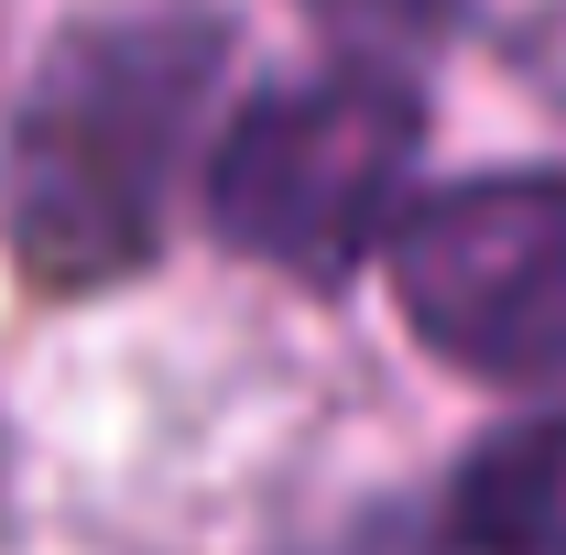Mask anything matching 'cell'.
I'll return each mask as SVG.
<instances>
[{"label": "cell", "instance_id": "cell-4", "mask_svg": "<svg viewBox=\"0 0 566 555\" xmlns=\"http://www.w3.org/2000/svg\"><path fill=\"white\" fill-rule=\"evenodd\" d=\"M436 555H566V392L469 436L424 512Z\"/></svg>", "mask_w": 566, "mask_h": 555}, {"label": "cell", "instance_id": "cell-2", "mask_svg": "<svg viewBox=\"0 0 566 555\" xmlns=\"http://www.w3.org/2000/svg\"><path fill=\"white\" fill-rule=\"evenodd\" d=\"M424 76L392 66H316L240 98L197 153V229L240 273H273L294 294H349L392 218L424 186Z\"/></svg>", "mask_w": 566, "mask_h": 555}, {"label": "cell", "instance_id": "cell-1", "mask_svg": "<svg viewBox=\"0 0 566 555\" xmlns=\"http://www.w3.org/2000/svg\"><path fill=\"white\" fill-rule=\"evenodd\" d=\"M240 55L218 0L76 11L0 121V262L44 305L132 294L175 251L208 98Z\"/></svg>", "mask_w": 566, "mask_h": 555}, {"label": "cell", "instance_id": "cell-5", "mask_svg": "<svg viewBox=\"0 0 566 555\" xmlns=\"http://www.w3.org/2000/svg\"><path fill=\"white\" fill-rule=\"evenodd\" d=\"M305 22L338 44V66H392L415 76L458 22H469V0H305Z\"/></svg>", "mask_w": 566, "mask_h": 555}, {"label": "cell", "instance_id": "cell-3", "mask_svg": "<svg viewBox=\"0 0 566 555\" xmlns=\"http://www.w3.org/2000/svg\"><path fill=\"white\" fill-rule=\"evenodd\" d=\"M370 273L447 381H566V164H480L458 186H415Z\"/></svg>", "mask_w": 566, "mask_h": 555}]
</instances>
